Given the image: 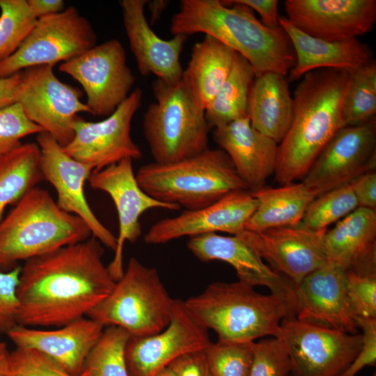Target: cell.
<instances>
[{
  "instance_id": "obj_1",
  "label": "cell",
  "mask_w": 376,
  "mask_h": 376,
  "mask_svg": "<svg viewBox=\"0 0 376 376\" xmlns=\"http://www.w3.org/2000/svg\"><path fill=\"white\" fill-rule=\"evenodd\" d=\"M102 245L92 236L26 260L16 290L17 324L62 327L104 300L116 282L102 262Z\"/></svg>"
},
{
  "instance_id": "obj_2",
  "label": "cell",
  "mask_w": 376,
  "mask_h": 376,
  "mask_svg": "<svg viewBox=\"0 0 376 376\" xmlns=\"http://www.w3.org/2000/svg\"><path fill=\"white\" fill-rule=\"evenodd\" d=\"M351 74L318 69L303 76L293 93L290 125L278 144L274 170L281 185L303 179L334 136L347 126L344 103Z\"/></svg>"
},
{
  "instance_id": "obj_3",
  "label": "cell",
  "mask_w": 376,
  "mask_h": 376,
  "mask_svg": "<svg viewBox=\"0 0 376 376\" xmlns=\"http://www.w3.org/2000/svg\"><path fill=\"white\" fill-rule=\"evenodd\" d=\"M171 33H203L233 48L253 67L256 77L267 72L288 75L295 53L281 27L265 26L254 11L235 0H181L171 17Z\"/></svg>"
},
{
  "instance_id": "obj_4",
  "label": "cell",
  "mask_w": 376,
  "mask_h": 376,
  "mask_svg": "<svg viewBox=\"0 0 376 376\" xmlns=\"http://www.w3.org/2000/svg\"><path fill=\"white\" fill-rule=\"evenodd\" d=\"M184 304L195 322L212 329L218 340L225 342H254L265 336L276 337L281 321L295 318L280 297L260 294L240 281L212 283Z\"/></svg>"
},
{
  "instance_id": "obj_5",
  "label": "cell",
  "mask_w": 376,
  "mask_h": 376,
  "mask_svg": "<svg viewBox=\"0 0 376 376\" xmlns=\"http://www.w3.org/2000/svg\"><path fill=\"white\" fill-rule=\"evenodd\" d=\"M84 221L62 210L49 192L35 187L0 221V268L88 239Z\"/></svg>"
},
{
  "instance_id": "obj_6",
  "label": "cell",
  "mask_w": 376,
  "mask_h": 376,
  "mask_svg": "<svg viewBox=\"0 0 376 376\" xmlns=\"http://www.w3.org/2000/svg\"><path fill=\"white\" fill-rule=\"evenodd\" d=\"M135 175L150 196L187 210L205 207L232 191L249 190L230 157L220 148H208L172 163L146 164Z\"/></svg>"
},
{
  "instance_id": "obj_7",
  "label": "cell",
  "mask_w": 376,
  "mask_h": 376,
  "mask_svg": "<svg viewBox=\"0 0 376 376\" xmlns=\"http://www.w3.org/2000/svg\"><path fill=\"white\" fill-rule=\"evenodd\" d=\"M155 99L143 116V131L154 162L169 164L197 155L209 148L211 129L205 109L182 77L177 84L157 79Z\"/></svg>"
},
{
  "instance_id": "obj_8",
  "label": "cell",
  "mask_w": 376,
  "mask_h": 376,
  "mask_svg": "<svg viewBox=\"0 0 376 376\" xmlns=\"http://www.w3.org/2000/svg\"><path fill=\"white\" fill-rule=\"evenodd\" d=\"M173 300L157 270L132 257L110 294L86 316L104 327L118 326L131 336H147L168 326Z\"/></svg>"
},
{
  "instance_id": "obj_9",
  "label": "cell",
  "mask_w": 376,
  "mask_h": 376,
  "mask_svg": "<svg viewBox=\"0 0 376 376\" xmlns=\"http://www.w3.org/2000/svg\"><path fill=\"white\" fill-rule=\"evenodd\" d=\"M97 35L91 22L77 8L37 19L17 50L0 62V77L26 68L54 65L75 58L96 45Z\"/></svg>"
},
{
  "instance_id": "obj_10",
  "label": "cell",
  "mask_w": 376,
  "mask_h": 376,
  "mask_svg": "<svg viewBox=\"0 0 376 376\" xmlns=\"http://www.w3.org/2000/svg\"><path fill=\"white\" fill-rule=\"evenodd\" d=\"M291 362L290 376H338L361 350L362 334H351L299 320L283 319L277 336Z\"/></svg>"
},
{
  "instance_id": "obj_11",
  "label": "cell",
  "mask_w": 376,
  "mask_h": 376,
  "mask_svg": "<svg viewBox=\"0 0 376 376\" xmlns=\"http://www.w3.org/2000/svg\"><path fill=\"white\" fill-rule=\"evenodd\" d=\"M59 70L84 88L86 104L95 116L111 115L126 100L135 83L123 44L107 40L62 63Z\"/></svg>"
},
{
  "instance_id": "obj_12",
  "label": "cell",
  "mask_w": 376,
  "mask_h": 376,
  "mask_svg": "<svg viewBox=\"0 0 376 376\" xmlns=\"http://www.w3.org/2000/svg\"><path fill=\"white\" fill-rule=\"evenodd\" d=\"M54 65H41L22 71L16 103L27 118L64 148L74 137L73 122L80 112L91 113L81 102L82 92L58 79Z\"/></svg>"
},
{
  "instance_id": "obj_13",
  "label": "cell",
  "mask_w": 376,
  "mask_h": 376,
  "mask_svg": "<svg viewBox=\"0 0 376 376\" xmlns=\"http://www.w3.org/2000/svg\"><path fill=\"white\" fill-rule=\"evenodd\" d=\"M143 98L140 88L133 90L116 110L105 119L91 122L77 116L73 122L74 137L63 150L73 159L102 170L123 159H139L140 148L131 137V123Z\"/></svg>"
},
{
  "instance_id": "obj_14",
  "label": "cell",
  "mask_w": 376,
  "mask_h": 376,
  "mask_svg": "<svg viewBox=\"0 0 376 376\" xmlns=\"http://www.w3.org/2000/svg\"><path fill=\"white\" fill-rule=\"evenodd\" d=\"M376 168V120L342 128L316 158L302 182L320 195Z\"/></svg>"
},
{
  "instance_id": "obj_15",
  "label": "cell",
  "mask_w": 376,
  "mask_h": 376,
  "mask_svg": "<svg viewBox=\"0 0 376 376\" xmlns=\"http://www.w3.org/2000/svg\"><path fill=\"white\" fill-rule=\"evenodd\" d=\"M211 341L207 330L187 313L184 301L173 300L171 319L162 331L129 338L125 359L129 376H155L179 356L205 350Z\"/></svg>"
},
{
  "instance_id": "obj_16",
  "label": "cell",
  "mask_w": 376,
  "mask_h": 376,
  "mask_svg": "<svg viewBox=\"0 0 376 376\" xmlns=\"http://www.w3.org/2000/svg\"><path fill=\"white\" fill-rule=\"evenodd\" d=\"M131 158L102 170L93 171L88 182L91 187L107 193L113 200L118 217V235L112 261L107 266L112 279L116 282L124 274L123 251L125 242L134 243L141 234L140 216L152 208L180 210L178 205L158 201L147 194L139 185L134 173Z\"/></svg>"
},
{
  "instance_id": "obj_17",
  "label": "cell",
  "mask_w": 376,
  "mask_h": 376,
  "mask_svg": "<svg viewBox=\"0 0 376 376\" xmlns=\"http://www.w3.org/2000/svg\"><path fill=\"white\" fill-rule=\"evenodd\" d=\"M36 139L40 149L41 172L44 180L50 182L56 191L58 206L82 219L92 235L114 251L116 237L97 218L84 194V183L93 173V168L68 155L47 132L38 134Z\"/></svg>"
},
{
  "instance_id": "obj_18",
  "label": "cell",
  "mask_w": 376,
  "mask_h": 376,
  "mask_svg": "<svg viewBox=\"0 0 376 376\" xmlns=\"http://www.w3.org/2000/svg\"><path fill=\"white\" fill-rule=\"evenodd\" d=\"M287 19L312 37L329 42L356 38L376 21L375 0H286Z\"/></svg>"
},
{
  "instance_id": "obj_19",
  "label": "cell",
  "mask_w": 376,
  "mask_h": 376,
  "mask_svg": "<svg viewBox=\"0 0 376 376\" xmlns=\"http://www.w3.org/2000/svg\"><path fill=\"white\" fill-rule=\"evenodd\" d=\"M325 231H313L297 225L258 232L244 230L238 237L274 272L297 285L306 276L329 263L322 244Z\"/></svg>"
},
{
  "instance_id": "obj_20",
  "label": "cell",
  "mask_w": 376,
  "mask_h": 376,
  "mask_svg": "<svg viewBox=\"0 0 376 376\" xmlns=\"http://www.w3.org/2000/svg\"><path fill=\"white\" fill-rule=\"evenodd\" d=\"M187 246L202 262L216 260L230 264L235 269L238 281L253 287H267L271 294L285 302L292 317L296 316L297 285L265 264L241 237L206 233L189 237Z\"/></svg>"
},
{
  "instance_id": "obj_21",
  "label": "cell",
  "mask_w": 376,
  "mask_h": 376,
  "mask_svg": "<svg viewBox=\"0 0 376 376\" xmlns=\"http://www.w3.org/2000/svg\"><path fill=\"white\" fill-rule=\"evenodd\" d=\"M257 207L249 190L232 191L215 203L195 210H183L175 217L161 219L144 235L148 244H162L185 236L224 232L238 236Z\"/></svg>"
},
{
  "instance_id": "obj_22",
  "label": "cell",
  "mask_w": 376,
  "mask_h": 376,
  "mask_svg": "<svg viewBox=\"0 0 376 376\" xmlns=\"http://www.w3.org/2000/svg\"><path fill=\"white\" fill-rule=\"evenodd\" d=\"M295 318L320 327L359 333L346 290L345 272L328 263L306 276L296 288Z\"/></svg>"
},
{
  "instance_id": "obj_23",
  "label": "cell",
  "mask_w": 376,
  "mask_h": 376,
  "mask_svg": "<svg viewBox=\"0 0 376 376\" xmlns=\"http://www.w3.org/2000/svg\"><path fill=\"white\" fill-rule=\"evenodd\" d=\"M147 2L148 0L119 1L130 49L142 76L152 74L167 84H177L182 77L184 70L180 57L188 36L178 34L170 40L159 37L144 14Z\"/></svg>"
},
{
  "instance_id": "obj_24",
  "label": "cell",
  "mask_w": 376,
  "mask_h": 376,
  "mask_svg": "<svg viewBox=\"0 0 376 376\" xmlns=\"http://www.w3.org/2000/svg\"><path fill=\"white\" fill-rule=\"evenodd\" d=\"M104 329L102 324L84 317L54 329L17 324L7 335L16 347L37 351L73 376H79Z\"/></svg>"
},
{
  "instance_id": "obj_25",
  "label": "cell",
  "mask_w": 376,
  "mask_h": 376,
  "mask_svg": "<svg viewBox=\"0 0 376 376\" xmlns=\"http://www.w3.org/2000/svg\"><path fill=\"white\" fill-rule=\"evenodd\" d=\"M213 139L230 157L249 191L265 186L274 173L278 144L253 128L249 116L214 128Z\"/></svg>"
},
{
  "instance_id": "obj_26",
  "label": "cell",
  "mask_w": 376,
  "mask_h": 376,
  "mask_svg": "<svg viewBox=\"0 0 376 376\" xmlns=\"http://www.w3.org/2000/svg\"><path fill=\"white\" fill-rule=\"evenodd\" d=\"M329 263L345 272L376 274V211L358 207L323 234Z\"/></svg>"
},
{
  "instance_id": "obj_27",
  "label": "cell",
  "mask_w": 376,
  "mask_h": 376,
  "mask_svg": "<svg viewBox=\"0 0 376 376\" xmlns=\"http://www.w3.org/2000/svg\"><path fill=\"white\" fill-rule=\"evenodd\" d=\"M279 24L289 36L295 53V65L288 72V81L299 80L318 69L343 70L351 74L375 60L370 47L357 38L329 42L304 33L285 17H281Z\"/></svg>"
},
{
  "instance_id": "obj_28",
  "label": "cell",
  "mask_w": 376,
  "mask_h": 376,
  "mask_svg": "<svg viewBox=\"0 0 376 376\" xmlns=\"http://www.w3.org/2000/svg\"><path fill=\"white\" fill-rule=\"evenodd\" d=\"M293 98L285 76L267 72L255 77L248 101V116L256 130L279 144L290 125Z\"/></svg>"
},
{
  "instance_id": "obj_29",
  "label": "cell",
  "mask_w": 376,
  "mask_h": 376,
  "mask_svg": "<svg viewBox=\"0 0 376 376\" xmlns=\"http://www.w3.org/2000/svg\"><path fill=\"white\" fill-rule=\"evenodd\" d=\"M237 54L233 48L208 35L193 45L182 79L205 110L229 76Z\"/></svg>"
},
{
  "instance_id": "obj_30",
  "label": "cell",
  "mask_w": 376,
  "mask_h": 376,
  "mask_svg": "<svg viewBox=\"0 0 376 376\" xmlns=\"http://www.w3.org/2000/svg\"><path fill=\"white\" fill-rule=\"evenodd\" d=\"M257 207L244 226L251 232L300 224L310 203L318 195L302 182L249 191Z\"/></svg>"
},
{
  "instance_id": "obj_31",
  "label": "cell",
  "mask_w": 376,
  "mask_h": 376,
  "mask_svg": "<svg viewBox=\"0 0 376 376\" xmlns=\"http://www.w3.org/2000/svg\"><path fill=\"white\" fill-rule=\"evenodd\" d=\"M42 180L40 149L38 143H22L1 157L0 221L7 206L15 205Z\"/></svg>"
},
{
  "instance_id": "obj_32",
  "label": "cell",
  "mask_w": 376,
  "mask_h": 376,
  "mask_svg": "<svg viewBox=\"0 0 376 376\" xmlns=\"http://www.w3.org/2000/svg\"><path fill=\"white\" fill-rule=\"evenodd\" d=\"M255 77L251 65L238 54L229 76L205 108V118L210 128L248 116L249 94Z\"/></svg>"
},
{
  "instance_id": "obj_33",
  "label": "cell",
  "mask_w": 376,
  "mask_h": 376,
  "mask_svg": "<svg viewBox=\"0 0 376 376\" xmlns=\"http://www.w3.org/2000/svg\"><path fill=\"white\" fill-rule=\"evenodd\" d=\"M130 336L120 327L104 328L87 355L79 376H129L125 349Z\"/></svg>"
},
{
  "instance_id": "obj_34",
  "label": "cell",
  "mask_w": 376,
  "mask_h": 376,
  "mask_svg": "<svg viewBox=\"0 0 376 376\" xmlns=\"http://www.w3.org/2000/svg\"><path fill=\"white\" fill-rule=\"evenodd\" d=\"M358 207L351 185L334 188L315 198L308 205L299 224L313 231L327 230V226Z\"/></svg>"
},
{
  "instance_id": "obj_35",
  "label": "cell",
  "mask_w": 376,
  "mask_h": 376,
  "mask_svg": "<svg viewBox=\"0 0 376 376\" xmlns=\"http://www.w3.org/2000/svg\"><path fill=\"white\" fill-rule=\"evenodd\" d=\"M0 62L11 56L33 27L37 19L26 0H0Z\"/></svg>"
},
{
  "instance_id": "obj_36",
  "label": "cell",
  "mask_w": 376,
  "mask_h": 376,
  "mask_svg": "<svg viewBox=\"0 0 376 376\" xmlns=\"http://www.w3.org/2000/svg\"><path fill=\"white\" fill-rule=\"evenodd\" d=\"M254 342H210L205 351L212 376H249Z\"/></svg>"
},
{
  "instance_id": "obj_37",
  "label": "cell",
  "mask_w": 376,
  "mask_h": 376,
  "mask_svg": "<svg viewBox=\"0 0 376 376\" xmlns=\"http://www.w3.org/2000/svg\"><path fill=\"white\" fill-rule=\"evenodd\" d=\"M363 67L351 73L343 109L347 126L362 124L375 118L376 89L368 81Z\"/></svg>"
},
{
  "instance_id": "obj_38",
  "label": "cell",
  "mask_w": 376,
  "mask_h": 376,
  "mask_svg": "<svg viewBox=\"0 0 376 376\" xmlns=\"http://www.w3.org/2000/svg\"><path fill=\"white\" fill-rule=\"evenodd\" d=\"M291 362L282 340L272 336L253 343L249 376H290Z\"/></svg>"
},
{
  "instance_id": "obj_39",
  "label": "cell",
  "mask_w": 376,
  "mask_h": 376,
  "mask_svg": "<svg viewBox=\"0 0 376 376\" xmlns=\"http://www.w3.org/2000/svg\"><path fill=\"white\" fill-rule=\"evenodd\" d=\"M42 132L43 129L27 118L18 103L0 109V158L20 146L23 138Z\"/></svg>"
},
{
  "instance_id": "obj_40",
  "label": "cell",
  "mask_w": 376,
  "mask_h": 376,
  "mask_svg": "<svg viewBox=\"0 0 376 376\" xmlns=\"http://www.w3.org/2000/svg\"><path fill=\"white\" fill-rule=\"evenodd\" d=\"M346 290L356 318H376V274L345 272Z\"/></svg>"
},
{
  "instance_id": "obj_41",
  "label": "cell",
  "mask_w": 376,
  "mask_h": 376,
  "mask_svg": "<svg viewBox=\"0 0 376 376\" xmlns=\"http://www.w3.org/2000/svg\"><path fill=\"white\" fill-rule=\"evenodd\" d=\"M8 376H73L41 353L16 347L10 352Z\"/></svg>"
},
{
  "instance_id": "obj_42",
  "label": "cell",
  "mask_w": 376,
  "mask_h": 376,
  "mask_svg": "<svg viewBox=\"0 0 376 376\" xmlns=\"http://www.w3.org/2000/svg\"><path fill=\"white\" fill-rule=\"evenodd\" d=\"M20 272V266L6 272H0V334H7L17 325L16 290Z\"/></svg>"
},
{
  "instance_id": "obj_43",
  "label": "cell",
  "mask_w": 376,
  "mask_h": 376,
  "mask_svg": "<svg viewBox=\"0 0 376 376\" xmlns=\"http://www.w3.org/2000/svg\"><path fill=\"white\" fill-rule=\"evenodd\" d=\"M358 328L362 331L361 350L347 368L338 376H355L361 370L376 363V318H356Z\"/></svg>"
},
{
  "instance_id": "obj_44",
  "label": "cell",
  "mask_w": 376,
  "mask_h": 376,
  "mask_svg": "<svg viewBox=\"0 0 376 376\" xmlns=\"http://www.w3.org/2000/svg\"><path fill=\"white\" fill-rule=\"evenodd\" d=\"M205 350L185 353L168 367L175 376H212Z\"/></svg>"
},
{
  "instance_id": "obj_45",
  "label": "cell",
  "mask_w": 376,
  "mask_h": 376,
  "mask_svg": "<svg viewBox=\"0 0 376 376\" xmlns=\"http://www.w3.org/2000/svg\"><path fill=\"white\" fill-rule=\"evenodd\" d=\"M358 207L376 211V171L366 172L350 183Z\"/></svg>"
},
{
  "instance_id": "obj_46",
  "label": "cell",
  "mask_w": 376,
  "mask_h": 376,
  "mask_svg": "<svg viewBox=\"0 0 376 376\" xmlns=\"http://www.w3.org/2000/svg\"><path fill=\"white\" fill-rule=\"evenodd\" d=\"M256 11L261 19V22L267 27L276 29L280 27L281 17L278 12L277 0H235Z\"/></svg>"
},
{
  "instance_id": "obj_47",
  "label": "cell",
  "mask_w": 376,
  "mask_h": 376,
  "mask_svg": "<svg viewBox=\"0 0 376 376\" xmlns=\"http://www.w3.org/2000/svg\"><path fill=\"white\" fill-rule=\"evenodd\" d=\"M22 79V71L0 77V109L16 103L17 91Z\"/></svg>"
},
{
  "instance_id": "obj_48",
  "label": "cell",
  "mask_w": 376,
  "mask_h": 376,
  "mask_svg": "<svg viewBox=\"0 0 376 376\" xmlns=\"http://www.w3.org/2000/svg\"><path fill=\"white\" fill-rule=\"evenodd\" d=\"M28 6L36 19L56 14L65 10L62 0H26Z\"/></svg>"
},
{
  "instance_id": "obj_49",
  "label": "cell",
  "mask_w": 376,
  "mask_h": 376,
  "mask_svg": "<svg viewBox=\"0 0 376 376\" xmlns=\"http://www.w3.org/2000/svg\"><path fill=\"white\" fill-rule=\"evenodd\" d=\"M170 1L168 0H152L148 1V10L150 13V26H152L160 18L163 12L167 8Z\"/></svg>"
},
{
  "instance_id": "obj_50",
  "label": "cell",
  "mask_w": 376,
  "mask_h": 376,
  "mask_svg": "<svg viewBox=\"0 0 376 376\" xmlns=\"http://www.w3.org/2000/svg\"><path fill=\"white\" fill-rule=\"evenodd\" d=\"M10 352L6 344L0 341V376H8L10 370Z\"/></svg>"
},
{
  "instance_id": "obj_51",
  "label": "cell",
  "mask_w": 376,
  "mask_h": 376,
  "mask_svg": "<svg viewBox=\"0 0 376 376\" xmlns=\"http://www.w3.org/2000/svg\"><path fill=\"white\" fill-rule=\"evenodd\" d=\"M155 376H175L173 372L167 366L160 370Z\"/></svg>"
},
{
  "instance_id": "obj_52",
  "label": "cell",
  "mask_w": 376,
  "mask_h": 376,
  "mask_svg": "<svg viewBox=\"0 0 376 376\" xmlns=\"http://www.w3.org/2000/svg\"><path fill=\"white\" fill-rule=\"evenodd\" d=\"M373 376H376L375 373H374Z\"/></svg>"
}]
</instances>
